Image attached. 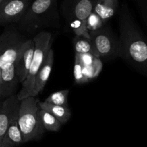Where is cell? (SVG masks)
Masks as SVG:
<instances>
[{"label": "cell", "instance_id": "30bf717a", "mask_svg": "<svg viewBox=\"0 0 147 147\" xmlns=\"http://www.w3.org/2000/svg\"><path fill=\"white\" fill-rule=\"evenodd\" d=\"M53 63H54V52L53 49H51L47 55L44 65L37 73L31 88L24 96V99L29 97H37L39 93L42 91L51 74Z\"/></svg>", "mask_w": 147, "mask_h": 147}, {"label": "cell", "instance_id": "603a6c76", "mask_svg": "<svg viewBox=\"0 0 147 147\" xmlns=\"http://www.w3.org/2000/svg\"><path fill=\"white\" fill-rule=\"evenodd\" d=\"M4 1H5V0H0V4H2V3L4 2Z\"/></svg>", "mask_w": 147, "mask_h": 147}, {"label": "cell", "instance_id": "3957f363", "mask_svg": "<svg viewBox=\"0 0 147 147\" xmlns=\"http://www.w3.org/2000/svg\"><path fill=\"white\" fill-rule=\"evenodd\" d=\"M15 26L24 36H32V38L47 28H59L57 0H33Z\"/></svg>", "mask_w": 147, "mask_h": 147}, {"label": "cell", "instance_id": "7402d4cb", "mask_svg": "<svg viewBox=\"0 0 147 147\" xmlns=\"http://www.w3.org/2000/svg\"><path fill=\"white\" fill-rule=\"evenodd\" d=\"M147 27V0H134Z\"/></svg>", "mask_w": 147, "mask_h": 147}, {"label": "cell", "instance_id": "7c38bea8", "mask_svg": "<svg viewBox=\"0 0 147 147\" xmlns=\"http://www.w3.org/2000/svg\"><path fill=\"white\" fill-rule=\"evenodd\" d=\"M24 143V136L17 119L7 129L3 139L0 140V147H17Z\"/></svg>", "mask_w": 147, "mask_h": 147}, {"label": "cell", "instance_id": "44dd1931", "mask_svg": "<svg viewBox=\"0 0 147 147\" xmlns=\"http://www.w3.org/2000/svg\"><path fill=\"white\" fill-rule=\"evenodd\" d=\"M76 56H77L78 57V59L80 60V63H82L83 66H89L91 65L94 62V60L96 57V56H94L92 54H89V53H86V54H79V53H76L75 55Z\"/></svg>", "mask_w": 147, "mask_h": 147}, {"label": "cell", "instance_id": "ba28073f", "mask_svg": "<svg viewBox=\"0 0 147 147\" xmlns=\"http://www.w3.org/2000/svg\"><path fill=\"white\" fill-rule=\"evenodd\" d=\"M33 0H5L0 4L1 26L17 24L27 11Z\"/></svg>", "mask_w": 147, "mask_h": 147}, {"label": "cell", "instance_id": "ffe728a7", "mask_svg": "<svg viewBox=\"0 0 147 147\" xmlns=\"http://www.w3.org/2000/svg\"><path fill=\"white\" fill-rule=\"evenodd\" d=\"M74 78L76 83L78 84L88 83V80L83 74V65L80 63V60L77 56L75 55V65H74Z\"/></svg>", "mask_w": 147, "mask_h": 147}, {"label": "cell", "instance_id": "8fae6325", "mask_svg": "<svg viewBox=\"0 0 147 147\" xmlns=\"http://www.w3.org/2000/svg\"><path fill=\"white\" fill-rule=\"evenodd\" d=\"M35 44L33 38H27L19 57L17 65V75L20 83L22 84L28 76L32 63Z\"/></svg>", "mask_w": 147, "mask_h": 147}, {"label": "cell", "instance_id": "5bb4252c", "mask_svg": "<svg viewBox=\"0 0 147 147\" xmlns=\"http://www.w3.org/2000/svg\"><path fill=\"white\" fill-rule=\"evenodd\" d=\"M39 107L40 109L49 112L55 118H57L62 124L65 123L71 116V111L69 109V106H57V105L51 104L45 101L39 102Z\"/></svg>", "mask_w": 147, "mask_h": 147}, {"label": "cell", "instance_id": "6da1fadb", "mask_svg": "<svg viewBox=\"0 0 147 147\" xmlns=\"http://www.w3.org/2000/svg\"><path fill=\"white\" fill-rule=\"evenodd\" d=\"M27 38L15 24L5 26L0 37V97L15 94L20 83L17 75L19 57Z\"/></svg>", "mask_w": 147, "mask_h": 147}, {"label": "cell", "instance_id": "9a60e30c", "mask_svg": "<svg viewBox=\"0 0 147 147\" xmlns=\"http://www.w3.org/2000/svg\"><path fill=\"white\" fill-rule=\"evenodd\" d=\"M73 46L76 53L79 54H89L93 55L96 57H99V55L96 50V47L93 41L90 39L86 38L80 36H76L73 38Z\"/></svg>", "mask_w": 147, "mask_h": 147}, {"label": "cell", "instance_id": "4fadbf2b", "mask_svg": "<svg viewBox=\"0 0 147 147\" xmlns=\"http://www.w3.org/2000/svg\"><path fill=\"white\" fill-rule=\"evenodd\" d=\"M119 0H97L93 12L99 16L106 24L117 11Z\"/></svg>", "mask_w": 147, "mask_h": 147}, {"label": "cell", "instance_id": "d6986e66", "mask_svg": "<svg viewBox=\"0 0 147 147\" xmlns=\"http://www.w3.org/2000/svg\"><path fill=\"white\" fill-rule=\"evenodd\" d=\"M86 22H87V27L90 32L97 31L105 26L104 22L98 14H96L93 11L87 19Z\"/></svg>", "mask_w": 147, "mask_h": 147}, {"label": "cell", "instance_id": "e0dca14e", "mask_svg": "<svg viewBox=\"0 0 147 147\" xmlns=\"http://www.w3.org/2000/svg\"><path fill=\"white\" fill-rule=\"evenodd\" d=\"M70 90L68 89L56 91L50 94L45 101L57 106H68V96Z\"/></svg>", "mask_w": 147, "mask_h": 147}, {"label": "cell", "instance_id": "2e32d148", "mask_svg": "<svg viewBox=\"0 0 147 147\" xmlns=\"http://www.w3.org/2000/svg\"><path fill=\"white\" fill-rule=\"evenodd\" d=\"M40 118L46 131L56 132L61 127L62 123L57 118L42 109H40Z\"/></svg>", "mask_w": 147, "mask_h": 147}, {"label": "cell", "instance_id": "52a82bcc", "mask_svg": "<svg viewBox=\"0 0 147 147\" xmlns=\"http://www.w3.org/2000/svg\"><path fill=\"white\" fill-rule=\"evenodd\" d=\"M97 0H64L61 5L63 15L70 23L76 20L86 21L93 13Z\"/></svg>", "mask_w": 147, "mask_h": 147}, {"label": "cell", "instance_id": "8992f818", "mask_svg": "<svg viewBox=\"0 0 147 147\" xmlns=\"http://www.w3.org/2000/svg\"><path fill=\"white\" fill-rule=\"evenodd\" d=\"M90 34L100 58L110 60L119 57V39L109 27L104 26L97 31L90 32Z\"/></svg>", "mask_w": 147, "mask_h": 147}, {"label": "cell", "instance_id": "277c9868", "mask_svg": "<svg viewBox=\"0 0 147 147\" xmlns=\"http://www.w3.org/2000/svg\"><path fill=\"white\" fill-rule=\"evenodd\" d=\"M39 102L36 97H29L20 103L18 123L24 136V143L39 140L46 131L40 118Z\"/></svg>", "mask_w": 147, "mask_h": 147}, {"label": "cell", "instance_id": "9c48e42d", "mask_svg": "<svg viewBox=\"0 0 147 147\" xmlns=\"http://www.w3.org/2000/svg\"><path fill=\"white\" fill-rule=\"evenodd\" d=\"M20 101L17 95H12L4 99L0 106V140L3 139L7 129L18 119Z\"/></svg>", "mask_w": 147, "mask_h": 147}, {"label": "cell", "instance_id": "ac0fdd59", "mask_svg": "<svg viewBox=\"0 0 147 147\" xmlns=\"http://www.w3.org/2000/svg\"><path fill=\"white\" fill-rule=\"evenodd\" d=\"M86 21L76 20V21H73L69 23L70 28L73 30V32L75 33L76 36H80V37L90 39V31H89L87 27Z\"/></svg>", "mask_w": 147, "mask_h": 147}, {"label": "cell", "instance_id": "7a4b0ae2", "mask_svg": "<svg viewBox=\"0 0 147 147\" xmlns=\"http://www.w3.org/2000/svg\"><path fill=\"white\" fill-rule=\"evenodd\" d=\"M119 30V57L147 77V39L126 4H123L120 11Z\"/></svg>", "mask_w": 147, "mask_h": 147}, {"label": "cell", "instance_id": "5b68a950", "mask_svg": "<svg viewBox=\"0 0 147 147\" xmlns=\"http://www.w3.org/2000/svg\"><path fill=\"white\" fill-rule=\"evenodd\" d=\"M33 40L35 44L34 57L29 71L28 76L25 81L22 84L21 90L17 94V97L20 101L24 99L25 95L31 88L37 73L44 65L47 55L52 49L53 42V34L48 31L41 32L34 36Z\"/></svg>", "mask_w": 147, "mask_h": 147}]
</instances>
